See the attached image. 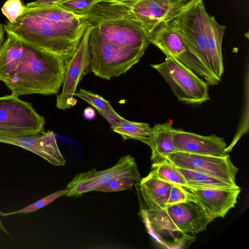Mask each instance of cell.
<instances>
[{"instance_id": "cell-1", "label": "cell", "mask_w": 249, "mask_h": 249, "mask_svg": "<svg viewBox=\"0 0 249 249\" xmlns=\"http://www.w3.org/2000/svg\"><path fill=\"white\" fill-rule=\"evenodd\" d=\"M6 34L0 46V81L17 96L58 94L65 61Z\"/></svg>"}, {"instance_id": "cell-2", "label": "cell", "mask_w": 249, "mask_h": 249, "mask_svg": "<svg viewBox=\"0 0 249 249\" xmlns=\"http://www.w3.org/2000/svg\"><path fill=\"white\" fill-rule=\"evenodd\" d=\"M88 24L81 16L51 4L25 5L15 22L3 26L5 33L66 61L74 53Z\"/></svg>"}, {"instance_id": "cell-3", "label": "cell", "mask_w": 249, "mask_h": 249, "mask_svg": "<svg viewBox=\"0 0 249 249\" xmlns=\"http://www.w3.org/2000/svg\"><path fill=\"white\" fill-rule=\"evenodd\" d=\"M85 18L103 40L123 47L146 50L149 42L142 27L123 6L99 0Z\"/></svg>"}, {"instance_id": "cell-4", "label": "cell", "mask_w": 249, "mask_h": 249, "mask_svg": "<svg viewBox=\"0 0 249 249\" xmlns=\"http://www.w3.org/2000/svg\"><path fill=\"white\" fill-rule=\"evenodd\" d=\"M89 46L91 71L95 76L108 80L127 72L139 62L146 50L107 42L99 37L93 27Z\"/></svg>"}, {"instance_id": "cell-5", "label": "cell", "mask_w": 249, "mask_h": 249, "mask_svg": "<svg viewBox=\"0 0 249 249\" xmlns=\"http://www.w3.org/2000/svg\"><path fill=\"white\" fill-rule=\"evenodd\" d=\"M164 61L151 66L162 76L179 101L199 104L209 100V85L177 58L166 56Z\"/></svg>"}, {"instance_id": "cell-6", "label": "cell", "mask_w": 249, "mask_h": 249, "mask_svg": "<svg viewBox=\"0 0 249 249\" xmlns=\"http://www.w3.org/2000/svg\"><path fill=\"white\" fill-rule=\"evenodd\" d=\"M45 118L32 105L13 94L0 97V136L20 137L40 133Z\"/></svg>"}, {"instance_id": "cell-7", "label": "cell", "mask_w": 249, "mask_h": 249, "mask_svg": "<svg viewBox=\"0 0 249 249\" xmlns=\"http://www.w3.org/2000/svg\"><path fill=\"white\" fill-rule=\"evenodd\" d=\"M124 7L146 36L179 15L193 0H109Z\"/></svg>"}, {"instance_id": "cell-8", "label": "cell", "mask_w": 249, "mask_h": 249, "mask_svg": "<svg viewBox=\"0 0 249 249\" xmlns=\"http://www.w3.org/2000/svg\"><path fill=\"white\" fill-rule=\"evenodd\" d=\"M149 43L159 48L166 56H173L198 75L209 85L218 82L201 62L189 51L176 29L174 19L160 23L147 35Z\"/></svg>"}, {"instance_id": "cell-9", "label": "cell", "mask_w": 249, "mask_h": 249, "mask_svg": "<svg viewBox=\"0 0 249 249\" xmlns=\"http://www.w3.org/2000/svg\"><path fill=\"white\" fill-rule=\"evenodd\" d=\"M128 178L139 183L141 179L135 159L129 155L122 156L113 166L101 171L96 169L75 175L66 188V196L80 197L111 181Z\"/></svg>"}, {"instance_id": "cell-10", "label": "cell", "mask_w": 249, "mask_h": 249, "mask_svg": "<svg viewBox=\"0 0 249 249\" xmlns=\"http://www.w3.org/2000/svg\"><path fill=\"white\" fill-rule=\"evenodd\" d=\"M205 10L203 0H193L174 21L187 49L212 74L210 70L205 34L203 19Z\"/></svg>"}, {"instance_id": "cell-11", "label": "cell", "mask_w": 249, "mask_h": 249, "mask_svg": "<svg viewBox=\"0 0 249 249\" xmlns=\"http://www.w3.org/2000/svg\"><path fill=\"white\" fill-rule=\"evenodd\" d=\"M92 28L89 24L74 53L65 61L62 89L56 98V107L59 109H69L76 104L73 96L77 86L90 68L89 39Z\"/></svg>"}, {"instance_id": "cell-12", "label": "cell", "mask_w": 249, "mask_h": 249, "mask_svg": "<svg viewBox=\"0 0 249 249\" xmlns=\"http://www.w3.org/2000/svg\"><path fill=\"white\" fill-rule=\"evenodd\" d=\"M165 159L177 167L199 172L236 184L235 177L238 169L229 154L219 157L176 152Z\"/></svg>"}, {"instance_id": "cell-13", "label": "cell", "mask_w": 249, "mask_h": 249, "mask_svg": "<svg viewBox=\"0 0 249 249\" xmlns=\"http://www.w3.org/2000/svg\"><path fill=\"white\" fill-rule=\"evenodd\" d=\"M147 231L159 244L169 249L187 247L194 238L179 230L163 209L141 210Z\"/></svg>"}, {"instance_id": "cell-14", "label": "cell", "mask_w": 249, "mask_h": 249, "mask_svg": "<svg viewBox=\"0 0 249 249\" xmlns=\"http://www.w3.org/2000/svg\"><path fill=\"white\" fill-rule=\"evenodd\" d=\"M0 142L15 145L29 150L55 166H64L66 163L53 131L20 137L0 136Z\"/></svg>"}, {"instance_id": "cell-15", "label": "cell", "mask_w": 249, "mask_h": 249, "mask_svg": "<svg viewBox=\"0 0 249 249\" xmlns=\"http://www.w3.org/2000/svg\"><path fill=\"white\" fill-rule=\"evenodd\" d=\"M174 223L186 233H198L206 230L214 219L199 203L196 197L163 209Z\"/></svg>"}, {"instance_id": "cell-16", "label": "cell", "mask_w": 249, "mask_h": 249, "mask_svg": "<svg viewBox=\"0 0 249 249\" xmlns=\"http://www.w3.org/2000/svg\"><path fill=\"white\" fill-rule=\"evenodd\" d=\"M173 139L177 152L219 157L228 154L224 139L215 135L204 136L174 128Z\"/></svg>"}, {"instance_id": "cell-17", "label": "cell", "mask_w": 249, "mask_h": 249, "mask_svg": "<svg viewBox=\"0 0 249 249\" xmlns=\"http://www.w3.org/2000/svg\"><path fill=\"white\" fill-rule=\"evenodd\" d=\"M201 206L213 217H224L237 202L240 188L233 189L190 188Z\"/></svg>"}, {"instance_id": "cell-18", "label": "cell", "mask_w": 249, "mask_h": 249, "mask_svg": "<svg viewBox=\"0 0 249 249\" xmlns=\"http://www.w3.org/2000/svg\"><path fill=\"white\" fill-rule=\"evenodd\" d=\"M203 19L210 70L219 82L224 72L222 42L226 26L219 24L206 10L203 12Z\"/></svg>"}, {"instance_id": "cell-19", "label": "cell", "mask_w": 249, "mask_h": 249, "mask_svg": "<svg viewBox=\"0 0 249 249\" xmlns=\"http://www.w3.org/2000/svg\"><path fill=\"white\" fill-rule=\"evenodd\" d=\"M142 196L148 210L166 207L171 187L173 184L159 178L151 171L139 182Z\"/></svg>"}, {"instance_id": "cell-20", "label": "cell", "mask_w": 249, "mask_h": 249, "mask_svg": "<svg viewBox=\"0 0 249 249\" xmlns=\"http://www.w3.org/2000/svg\"><path fill=\"white\" fill-rule=\"evenodd\" d=\"M151 136L144 142L152 150L151 160L153 163L165 159L173 153L177 152L173 142L174 128L168 123L156 124L152 127Z\"/></svg>"}, {"instance_id": "cell-21", "label": "cell", "mask_w": 249, "mask_h": 249, "mask_svg": "<svg viewBox=\"0 0 249 249\" xmlns=\"http://www.w3.org/2000/svg\"><path fill=\"white\" fill-rule=\"evenodd\" d=\"M185 178L188 188L195 189H233L239 188L237 184L230 183L199 172L178 167Z\"/></svg>"}, {"instance_id": "cell-22", "label": "cell", "mask_w": 249, "mask_h": 249, "mask_svg": "<svg viewBox=\"0 0 249 249\" xmlns=\"http://www.w3.org/2000/svg\"><path fill=\"white\" fill-rule=\"evenodd\" d=\"M111 129L124 140L133 139L144 143L152 135V127L146 123L132 122L124 119Z\"/></svg>"}, {"instance_id": "cell-23", "label": "cell", "mask_w": 249, "mask_h": 249, "mask_svg": "<svg viewBox=\"0 0 249 249\" xmlns=\"http://www.w3.org/2000/svg\"><path fill=\"white\" fill-rule=\"evenodd\" d=\"M151 172L160 179L171 184L188 187L185 178L178 167L166 159L153 163Z\"/></svg>"}, {"instance_id": "cell-24", "label": "cell", "mask_w": 249, "mask_h": 249, "mask_svg": "<svg viewBox=\"0 0 249 249\" xmlns=\"http://www.w3.org/2000/svg\"><path fill=\"white\" fill-rule=\"evenodd\" d=\"M76 91L74 95L87 102L96 110L115 111L110 103L102 96L83 89H79Z\"/></svg>"}, {"instance_id": "cell-25", "label": "cell", "mask_w": 249, "mask_h": 249, "mask_svg": "<svg viewBox=\"0 0 249 249\" xmlns=\"http://www.w3.org/2000/svg\"><path fill=\"white\" fill-rule=\"evenodd\" d=\"M67 191L66 189L54 192L37 201L17 211L4 213L0 212V216H6L15 214L26 213L35 212L53 202L57 198L66 196Z\"/></svg>"}, {"instance_id": "cell-26", "label": "cell", "mask_w": 249, "mask_h": 249, "mask_svg": "<svg viewBox=\"0 0 249 249\" xmlns=\"http://www.w3.org/2000/svg\"><path fill=\"white\" fill-rule=\"evenodd\" d=\"M99 0H66L54 4L78 16L88 13Z\"/></svg>"}, {"instance_id": "cell-27", "label": "cell", "mask_w": 249, "mask_h": 249, "mask_svg": "<svg viewBox=\"0 0 249 249\" xmlns=\"http://www.w3.org/2000/svg\"><path fill=\"white\" fill-rule=\"evenodd\" d=\"M195 199L196 197L188 187L173 184L170 192L166 207Z\"/></svg>"}, {"instance_id": "cell-28", "label": "cell", "mask_w": 249, "mask_h": 249, "mask_svg": "<svg viewBox=\"0 0 249 249\" xmlns=\"http://www.w3.org/2000/svg\"><path fill=\"white\" fill-rule=\"evenodd\" d=\"M24 6L21 0H7L3 5L1 10L8 21L14 23L23 13Z\"/></svg>"}, {"instance_id": "cell-29", "label": "cell", "mask_w": 249, "mask_h": 249, "mask_svg": "<svg viewBox=\"0 0 249 249\" xmlns=\"http://www.w3.org/2000/svg\"><path fill=\"white\" fill-rule=\"evenodd\" d=\"M136 183L137 182L130 179H116L97 188L95 191L112 192L129 190L132 189Z\"/></svg>"}, {"instance_id": "cell-30", "label": "cell", "mask_w": 249, "mask_h": 249, "mask_svg": "<svg viewBox=\"0 0 249 249\" xmlns=\"http://www.w3.org/2000/svg\"><path fill=\"white\" fill-rule=\"evenodd\" d=\"M96 110L108 122L110 125L111 128L115 127L125 119L116 111L111 112L100 109H96Z\"/></svg>"}, {"instance_id": "cell-31", "label": "cell", "mask_w": 249, "mask_h": 249, "mask_svg": "<svg viewBox=\"0 0 249 249\" xmlns=\"http://www.w3.org/2000/svg\"><path fill=\"white\" fill-rule=\"evenodd\" d=\"M66 0H36L26 4L27 6H34L44 4H56Z\"/></svg>"}, {"instance_id": "cell-32", "label": "cell", "mask_w": 249, "mask_h": 249, "mask_svg": "<svg viewBox=\"0 0 249 249\" xmlns=\"http://www.w3.org/2000/svg\"><path fill=\"white\" fill-rule=\"evenodd\" d=\"M83 114L86 120L90 121L95 118L96 111L92 107H87L84 110Z\"/></svg>"}, {"instance_id": "cell-33", "label": "cell", "mask_w": 249, "mask_h": 249, "mask_svg": "<svg viewBox=\"0 0 249 249\" xmlns=\"http://www.w3.org/2000/svg\"><path fill=\"white\" fill-rule=\"evenodd\" d=\"M5 32L4 29V26L0 23V46L2 44L5 40L4 34Z\"/></svg>"}, {"instance_id": "cell-34", "label": "cell", "mask_w": 249, "mask_h": 249, "mask_svg": "<svg viewBox=\"0 0 249 249\" xmlns=\"http://www.w3.org/2000/svg\"><path fill=\"white\" fill-rule=\"evenodd\" d=\"M0 230H1L2 231H3L4 232L6 233V234L10 235L9 232L6 230V229L4 228V226L3 225L0 219Z\"/></svg>"}]
</instances>
